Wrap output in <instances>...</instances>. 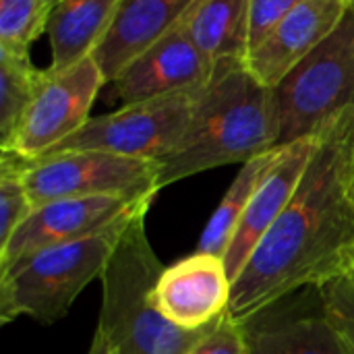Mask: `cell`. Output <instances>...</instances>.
Masks as SVG:
<instances>
[{
	"instance_id": "19",
	"label": "cell",
	"mask_w": 354,
	"mask_h": 354,
	"mask_svg": "<svg viewBox=\"0 0 354 354\" xmlns=\"http://www.w3.org/2000/svg\"><path fill=\"white\" fill-rule=\"evenodd\" d=\"M44 71L35 68L29 52L0 46V147H6L21 124Z\"/></svg>"
},
{
	"instance_id": "26",
	"label": "cell",
	"mask_w": 354,
	"mask_h": 354,
	"mask_svg": "<svg viewBox=\"0 0 354 354\" xmlns=\"http://www.w3.org/2000/svg\"><path fill=\"white\" fill-rule=\"evenodd\" d=\"M346 187L354 203V129L348 139V149H346Z\"/></svg>"
},
{
	"instance_id": "21",
	"label": "cell",
	"mask_w": 354,
	"mask_h": 354,
	"mask_svg": "<svg viewBox=\"0 0 354 354\" xmlns=\"http://www.w3.org/2000/svg\"><path fill=\"white\" fill-rule=\"evenodd\" d=\"M27 160L12 151H2L0 158V247L31 214L33 203L25 185Z\"/></svg>"
},
{
	"instance_id": "3",
	"label": "cell",
	"mask_w": 354,
	"mask_h": 354,
	"mask_svg": "<svg viewBox=\"0 0 354 354\" xmlns=\"http://www.w3.org/2000/svg\"><path fill=\"white\" fill-rule=\"evenodd\" d=\"M164 266L147 232L145 216L131 222L102 276V311L97 330L118 354H189L203 330H183L166 319L151 301Z\"/></svg>"
},
{
	"instance_id": "27",
	"label": "cell",
	"mask_w": 354,
	"mask_h": 354,
	"mask_svg": "<svg viewBox=\"0 0 354 354\" xmlns=\"http://www.w3.org/2000/svg\"><path fill=\"white\" fill-rule=\"evenodd\" d=\"M54 2H56V0H54Z\"/></svg>"
},
{
	"instance_id": "12",
	"label": "cell",
	"mask_w": 354,
	"mask_h": 354,
	"mask_svg": "<svg viewBox=\"0 0 354 354\" xmlns=\"http://www.w3.org/2000/svg\"><path fill=\"white\" fill-rule=\"evenodd\" d=\"M317 143H319V133L280 145L276 160L272 162L259 187L255 189L251 203L224 255V263L232 282L239 278V274L243 272L245 263L251 259L261 239L268 234V230L276 224V220L292 201L309 168V162L317 149Z\"/></svg>"
},
{
	"instance_id": "5",
	"label": "cell",
	"mask_w": 354,
	"mask_h": 354,
	"mask_svg": "<svg viewBox=\"0 0 354 354\" xmlns=\"http://www.w3.org/2000/svg\"><path fill=\"white\" fill-rule=\"evenodd\" d=\"M278 145L317 135L332 120L354 110V2L332 31L303 62L274 87Z\"/></svg>"
},
{
	"instance_id": "14",
	"label": "cell",
	"mask_w": 354,
	"mask_h": 354,
	"mask_svg": "<svg viewBox=\"0 0 354 354\" xmlns=\"http://www.w3.org/2000/svg\"><path fill=\"white\" fill-rule=\"evenodd\" d=\"M201 0H120L104 39L91 54L108 83L141 52L180 27Z\"/></svg>"
},
{
	"instance_id": "11",
	"label": "cell",
	"mask_w": 354,
	"mask_h": 354,
	"mask_svg": "<svg viewBox=\"0 0 354 354\" xmlns=\"http://www.w3.org/2000/svg\"><path fill=\"white\" fill-rule=\"evenodd\" d=\"M214 64L187 33L185 23L133 58L110 83L122 104L197 91L209 83Z\"/></svg>"
},
{
	"instance_id": "9",
	"label": "cell",
	"mask_w": 354,
	"mask_h": 354,
	"mask_svg": "<svg viewBox=\"0 0 354 354\" xmlns=\"http://www.w3.org/2000/svg\"><path fill=\"white\" fill-rule=\"evenodd\" d=\"M156 193L66 197L35 205L25 222L0 247V270L41 249L73 243L118 222L145 216Z\"/></svg>"
},
{
	"instance_id": "13",
	"label": "cell",
	"mask_w": 354,
	"mask_h": 354,
	"mask_svg": "<svg viewBox=\"0 0 354 354\" xmlns=\"http://www.w3.org/2000/svg\"><path fill=\"white\" fill-rule=\"evenodd\" d=\"M354 0H303L247 56L253 77L274 89L340 25Z\"/></svg>"
},
{
	"instance_id": "22",
	"label": "cell",
	"mask_w": 354,
	"mask_h": 354,
	"mask_svg": "<svg viewBox=\"0 0 354 354\" xmlns=\"http://www.w3.org/2000/svg\"><path fill=\"white\" fill-rule=\"evenodd\" d=\"M324 317L332 324L348 353L354 354V270L319 286Z\"/></svg>"
},
{
	"instance_id": "15",
	"label": "cell",
	"mask_w": 354,
	"mask_h": 354,
	"mask_svg": "<svg viewBox=\"0 0 354 354\" xmlns=\"http://www.w3.org/2000/svg\"><path fill=\"white\" fill-rule=\"evenodd\" d=\"M120 0H56L48 37L52 48L50 71H64L91 56L112 25Z\"/></svg>"
},
{
	"instance_id": "25",
	"label": "cell",
	"mask_w": 354,
	"mask_h": 354,
	"mask_svg": "<svg viewBox=\"0 0 354 354\" xmlns=\"http://www.w3.org/2000/svg\"><path fill=\"white\" fill-rule=\"evenodd\" d=\"M87 354H118V353H116L114 344L108 340V336H106L102 330H97V328H95V334H93V340H91V344H89V351H87Z\"/></svg>"
},
{
	"instance_id": "4",
	"label": "cell",
	"mask_w": 354,
	"mask_h": 354,
	"mask_svg": "<svg viewBox=\"0 0 354 354\" xmlns=\"http://www.w3.org/2000/svg\"><path fill=\"white\" fill-rule=\"evenodd\" d=\"M133 220L41 249L0 270V322L31 317L48 326L62 319L83 288L97 278L102 280Z\"/></svg>"
},
{
	"instance_id": "17",
	"label": "cell",
	"mask_w": 354,
	"mask_h": 354,
	"mask_svg": "<svg viewBox=\"0 0 354 354\" xmlns=\"http://www.w3.org/2000/svg\"><path fill=\"white\" fill-rule=\"evenodd\" d=\"M278 151H280V147H274V149H270L261 156H255L253 160L243 164L241 172L236 174V178L228 187L220 205L212 214L205 230L201 232L197 251L214 253L218 257L226 255L230 241H232V236H234V232H236V228H239V224H241V220H243V216L251 203V197H253L255 189L259 187L263 174L268 172V168L276 160Z\"/></svg>"
},
{
	"instance_id": "10",
	"label": "cell",
	"mask_w": 354,
	"mask_h": 354,
	"mask_svg": "<svg viewBox=\"0 0 354 354\" xmlns=\"http://www.w3.org/2000/svg\"><path fill=\"white\" fill-rule=\"evenodd\" d=\"M232 295L224 257L197 251L158 278L151 301L160 313L183 330H203L226 315Z\"/></svg>"
},
{
	"instance_id": "23",
	"label": "cell",
	"mask_w": 354,
	"mask_h": 354,
	"mask_svg": "<svg viewBox=\"0 0 354 354\" xmlns=\"http://www.w3.org/2000/svg\"><path fill=\"white\" fill-rule=\"evenodd\" d=\"M189 354H249V328L222 315Z\"/></svg>"
},
{
	"instance_id": "18",
	"label": "cell",
	"mask_w": 354,
	"mask_h": 354,
	"mask_svg": "<svg viewBox=\"0 0 354 354\" xmlns=\"http://www.w3.org/2000/svg\"><path fill=\"white\" fill-rule=\"evenodd\" d=\"M249 354H351L332 324L301 317L249 330Z\"/></svg>"
},
{
	"instance_id": "7",
	"label": "cell",
	"mask_w": 354,
	"mask_h": 354,
	"mask_svg": "<svg viewBox=\"0 0 354 354\" xmlns=\"http://www.w3.org/2000/svg\"><path fill=\"white\" fill-rule=\"evenodd\" d=\"M158 170L160 164L153 160L75 149L27 162L25 185L33 207L66 197L158 195Z\"/></svg>"
},
{
	"instance_id": "6",
	"label": "cell",
	"mask_w": 354,
	"mask_h": 354,
	"mask_svg": "<svg viewBox=\"0 0 354 354\" xmlns=\"http://www.w3.org/2000/svg\"><path fill=\"white\" fill-rule=\"evenodd\" d=\"M197 93L199 89L122 104L114 112L91 116L75 135L64 139L50 153L95 149L160 162L172 153L185 137L193 118Z\"/></svg>"
},
{
	"instance_id": "24",
	"label": "cell",
	"mask_w": 354,
	"mask_h": 354,
	"mask_svg": "<svg viewBox=\"0 0 354 354\" xmlns=\"http://www.w3.org/2000/svg\"><path fill=\"white\" fill-rule=\"evenodd\" d=\"M303 0H253L251 4V41L249 52Z\"/></svg>"
},
{
	"instance_id": "16",
	"label": "cell",
	"mask_w": 354,
	"mask_h": 354,
	"mask_svg": "<svg viewBox=\"0 0 354 354\" xmlns=\"http://www.w3.org/2000/svg\"><path fill=\"white\" fill-rule=\"evenodd\" d=\"M253 0H201L185 21L187 33L214 64L247 60Z\"/></svg>"
},
{
	"instance_id": "20",
	"label": "cell",
	"mask_w": 354,
	"mask_h": 354,
	"mask_svg": "<svg viewBox=\"0 0 354 354\" xmlns=\"http://www.w3.org/2000/svg\"><path fill=\"white\" fill-rule=\"evenodd\" d=\"M54 0H0V46L29 52V46L48 31Z\"/></svg>"
},
{
	"instance_id": "1",
	"label": "cell",
	"mask_w": 354,
	"mask_h": 354,
	"mask_svg": "<svg viewBox=\"0 0 354 354\" xmlns=\"http://www.w3.org/2000/svg\"><path fill=\"white\" fill-rule=\"evenodd\" d=\"M354 110L319 131L309 168L276 224L232 282L228 315L249 324L286 295L354 270V203L346 149Z\"/></svg>"
},
{
	"instance_id": "8",
	"label": "cell",
	"mask_w": 354,
	"mask_h": 354,
	"mask_svg": "<svg viewBox=\"0 0 354 354\" xmlns=\"http://www.w3.org/2000/svg\"><path fill=\"white\" fill-rule=\"evenodd\" d=\"M108 83L102 68L87 56L64 71L44 68V79L10 143L0 147L33 162L75 135L89 118L100 89Z\"/></svg>"
},
{
	"instance_id": "2",
	"label": "cell",
	"mask_w": 354,
	"mask_h": 354,
	"mask_svg": "<svg viewBox=\"0 0 354 354\" xmlns=\"http://www.w3.org/2000/svg\"><path fill=\"white\" fill-rule=\"evenodd\" d=\"M280 120L274 89L259 83L243 60L220 62L199 89L191 124L164 160L158 189L193 174L245 164L278 145Z\"/></svg>"
}]
</instances>
